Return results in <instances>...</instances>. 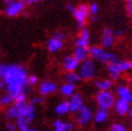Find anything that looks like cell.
<instances>
[{"label": "cell", "instance_id": "6da1fadb", "mask_svg": "<svg viewBox=\"0 0 132 131\" xmlns=\"http://www.w3.org/2000/svg\"><path fill=\"white\" fill-rule=\"evenodd\" d=\"M27 77L28 73L25 67L21 64L12 63L5 64V69L2 75L3 86L6 87L8 94L15 96L19 93L26 91L27 88Z\"/></svg>", "mask_w": 132, "mask_h": 131}, {"label": "cell", "instance_id": "7a4b0ae2", "mask_svg": "<svg viewBox=\"0 0 132 131\" xmlns=\"http://www.w3.org/2000/svg\"><path fill=\"white\" fill-rule=\"evenodd\" d=\"M36 118V108L31 104L27 103L25 105L24 110L22 111L19 117L15 120V125L17 127V130L23 131L27 128H30L31 122Z\"/></svg>", "mask_w": 132, "mask_h": 131}, {"label": "cell", "instance_id": "3957f363", "mask_svg": "<svg viewBox=\"0 0 132 131\" xmlns=\"http://www.w3.org/2000/svg\"><path fill=\"white\" fill-rule=\"evenodd\" d=\"M88 53H89V56L92 58V59L99 60V61L105 63L106 66L118 61V58H117V56L115 54L105 52L103 48L99 47V46H90V47H88Z\"/></svg>", "mask_w": 132, "mask_h": 131}, {"label": "cell", "instance_id": "277c9868", "mask_svg": "<svg viewBox=\"0 0 132 131\" xmlns=\"http://www.w3.org/2000/svg\"><path fill=\"white\" fill-rule=\"evenodd\" d=\"M132 68V62L129 60H121V61H116L114 63L108 64V72L110 74V77H112L113 80H117L119 78L120 74L123 72H127L131 70Z\"/></svg>", "mask_w": 132, "mask_h": 131}, {"label": "cell", "instance_id": "5b68a950", "mask_svg": "<svg viewBox=\"0 0 132 131\" xmlns=\"http://www.w3.org/2000/svg\"><path fill=\"white\" fill-rule=\"evenodd\" d=\"M115 100H116L115 95L111 90L99 91L96 95V103L99 107V109H102V110H106V111L111 110L114 105Z\"/></svg>", "mask_w": 132, "mask_h": 131}, {"label": "cell", "instance_id": "8992f818", "mask_svg": "<svg viewBox=\"0 0 132 131\" xmlns=\"http://www.w3.org/2000/svg\"><path fill=\"white\" fill-rule=\"evenodd\" d=\"M92 116H94V111L90 107L84 105L75 113V122L78 127H86L90 121H92Z\"/></svg>", "mask_w": 132, "mask_h": 131}, {"label": "cell", "instance_id": "52a82bcc", "mask_svg": "<svg viewBox=\"0 0 132 131\" xmlns=\"http://www.w3.org/2000/svg\"><path fill=\"white\" fill-rule=\"evenodd\" d=\"M95 74H96V66L94 60L88 58V59L83 61L82 64L80 66V72H78L81 80H91L95 76Z\"/></svg>", "mask_w": 132, "mask_h": 131}, {"label": "cell", "instance_id": "ba28073f", "mask_svg": "<svg viewBox=\"0 0 132 131\" xmlns=\"http://www.w3.org/2000/svg\"><path fill=\"white\" fill-rule=\"evenodd\" d=\"M27 104V102L26 103H13L11 104L10 107H8V109H6L5 111V118L10 120V121H13V120H16L19 115H21L22 111L24 110L25 105Z\"/></svg>", "mask_w": 132, "mask_h": 131}, {"label": "cell", "instance_id": "9c48e42d", "mask_svg": "<svg viewBox=\"0 0 132 131\" xmlns=\"http://www.w3.org/2000/svg\"><path fill=\"white\" fill-rule=\"evenodd\" d=\"M72 13H73V16L76 19L78 27L82 28L85 25V21H86V18L88 16V6L86 4H82L80 6H77V8H74Z\"/></svg>", "mask_w": 132, "mask_h": 131}, {"label": "cell", "instance_id": "30bf717a", "mask_svg": "<svg viewBox=\"0 0 132 131\" xmlns=\"http://www.w3.org/2000/svg\"><path fill=\"white\" fill-rule=\"evenodd\" d=\"M68 103H69L70 112L75 114L77 111L84 105V98H83V96L81 94L74 93L73 95L69 98Z\"/></svg>", "mask_w": 132, "mask_h": 131}, {"label": "cell", "instance_id": "8fae6325", "mask_svg": "<svg viewBox=\"0 0 132 131\" xmlns=\"http://www.w3.org/2000/svg\"><path fill=\"white\" fill-rule=\"evenodd\" d=\"M58 86L55 82L52 81H44L40 84V87H39V91H40V95L42 97L44 96H50L52 94H54L57 90Z\"/></svg>", "mask_w": 132, "mask_h": 131}, {"label": "cell", "instance_id": "7c38bea8", "mask_svg": "<svg viewBox=\"0 0 132 131\" xmlns=\"http://www.w3.org/2000/svg\"><path fill=\"white\" fill-rule=\"evenodd\" d=\"M113 108H114V111L116 112V114L119 115V116L128 115V112L131 109L130 103L127 102V101H125V100H121V99H116Z\"/></svg>", "mask_w": 132, "mask_h": 131}, {"label": "cell", "instance_id": "4fadbf2b", "mask_svg": "<svg viewBox=\"0 0 132 131\" xmlns=\"http://www.w3.org/2000/svg\"><path fill=\"white\" fill-rule=\"evenodd\" d=\"M23 9H24V2L23 1H13L6 5L5 14L10 17L16 16L23 11Z\"/></svg>", "mask_w": 132, "mask_h": 131}, {"label": "cell", "instance_id": "5bb4252c", "mask_svg": "<svg viewBox=\"0 0 132 131\" xmlns=\"http://www.w3.org/2000/svg\"><path fill=\"white\" fill-rule=\"evenodd\" d=\"M116 95L118 97V99L125 100L129 103H131L132 101V93L131 89L127 86V85H118L116 88Z\"/></svg>", "mask_w": 132, "mask_h": 131}, {"label": "cell", "instance_id": "9a60e30c", "mask_svg": "<svg viewBox=\"0 0 132 131\" xmlns=\"http://www.w3.org/2000/svg\"><path fill=\"white\" fill-rule=\"evenodd\" d=\"M110 118V113L106 110L98 109L96 112H94V116H92V121L96 125H103L105 124Z\"/></svg>", "mask_w": 132, "mask_h": 131}, {"label": "cell", "instance_id": "2e32d148", "mask_svg": "<svg viewBox=\"0 0 132 131\" xmlns=\"http://www.w3.org/2000/svg\"><path fill=\"white\" fill-rule=\"evenodd\" d=\"M53 131H74V124L62 119H56L53 122Z\"/></svg>", "mask_w": 132, "mask_h": 131}, {"label": "cell", "instance_id": "e0dca14e", "mask_svg": "<svg viewBox=\"0 0 132 131\" xmlns=\"http://www.w3.org/2000/svg\"><path fill=\"white\" fill-rule=\"evenodd\" d=\"M89 42H90V37H89V31L88 29L84 28L81 32V36L80 38L76 40V46L78 47H85V48H88L89 46Z\"/></svg>", "mask_w": 132, "mask_h": 131}, {"label": "cell", "instance_id": "ac0fdd59", "mask_svg": "<svg viewBox=\"0 0 132 131\" xmlns=\"http://www.w3.org/2000/svg\"><path fill=\"white\" fill-rule=\"evenodd\" d=\"M114 42V35L113 31H112L110 28H105L103 30V35H102V46L104 48L111 47L113 45Z\"/></svg>", "mask_w": 132, "mask_h": 131}, {"label": "cell", "instance_id": "d6986e66", "mask_svg": "<svg viewBox=\"0 0 132 131\" xmlns=\"http://www.w3.org/2000/svg\"><path fill=\"white\" fill-rule=\"evenodd\" d=\"M89 57V53H88V48H85V47H78L76 46L74 50V53H73V58L78 61V62H83L86 59H88Z\"/></svg>", "mask_w": 132, "mask_h": 131}, {"label": "cell", "instance_id": "ffe728a7", "mask_svg": "<svg viewBox=\"0 0 132 131\" xmlns=\"http://www.w3.org/2000/svg\"><path fill=\"white\" fill-rule=\"evenodd\" d=\"M78 64H80V62L76 61L73 56H67L63 59V68L68 72H74L78 68Z\"/></svg>", "mask_w": 132, "mask_h": 131}, {"label": "cell", "instance_id": "44dd1931", "mask_svg": "<svg viewBox=\"0 0 132 131\" xmlns=\"http://www.w3.org/2000/svg\"><path fill=\"white\" fill-rule=\"evenodd\" d=\"M46 46H47L48 51L51 53H56L59 50H61L63 46V42L62 40H58V39L55 38H51L50 40L46 43Z\"/></svg>", "mask_w": 132, "mask_h": 131}, {"label": "cell", "instance_id": "7402d4cb", "mask_svg": "<svg viewBox=\"0 0 132 131\" xmlns=\"http://www.w3.org/2000/svg\"><path fill=\"white\" fill-rule=\"evenodd\" d=\"M96 87L99 91H109L113 87V81L110 78H104V80H98L96 81Z\"/></svg>", "mask_w": 132, "mask_h": 131}, {"label": "cell", "instance_id": "603a6c76", "mask_svg": "<svg viewBox=\"0 0 132 131\" xmlns=\"http://www.w3.org/2000/svg\"><path fill=\"white\" fill-rule=\"evenodd\" d=\"M70 112V108H69V103L67 100L60 101L57 105L55 107V113L58 116H64Z\"/></svg>", "mask_w": 132, "mask_h": 131}, {"label": "cell", "instance_id": "cb8c5ba5", "mask_svg": "<svg viewBox=\"0 0 132 131\" xmlns=\"http://www.w3.org/2000/svg\"><path fill=\"white\" fill-rule=\"evenodd\" d=\"M60 93H61V95L63 97L70 98L72 95L75 93V85L64 83L63 85H61V87H60Z\"/></svg>", "mask_w": 132, "mask_h": 131}, {"label": "cell", "instance_id": "d4e9b609", "mask_svg": "<svg viewBox=\"0 0 132 131\" xmlns=\"http://www.w3.org/2000/svg\"><path fill=\"white\" fill-rule=\"evenodd\" d=\"M81 81V77L78 75V73L76 72H68V74L65 75V83L68 84H72V85H75L78 82Z\"/></svg>", "mask_w": 132, "mask_h": 131}, {"label": "cell", "instance_id": "484cf974", "mask_svg": "<svg viewBox=\"0 0 132 131\" xmlns=\"http://www.w3.org/2000/svg\"><path fill=\"white\" fill-rule=\"evenodd\" d=\"M13 96L6 93L5 95L0 96V107L4 108V107H10L11 104H13Z\"/></svg>", "mask_w": 132, "mask_h": 131}, {"label": "cell", "instance_id": "4316f807", "mask_svg": "<svg viewBox=\"0 0 132 131\" xmlns=\"http://www.w3.org/2000/svg\"><path fill=\"white\" fill-rule=\"evenodd\" d=\"M110 131H129V129H128V127L126 125H125V124L116 121V122H113L111 125Z\"/></svg>", "mask_w": 132, "mask_h": 131}, {"label": "cell", "instance_id": "83f0119b", "mask_svg": "<svg viewBox=\"0 0 132 131\" xmlns=\"http://www.w3.org/2000/svg\"><path fill=\"white\" fill-rule=\"evenodd\" d=\"M44 99H43V97L42 96H36L34 98H31V101H30V104L31 105H39V104H41L43 103Z\"/></svg>", "mask_w": 132, "mask_h": 131}, {"label": "cell", "instance_id": "f1b7e54d", "mask_svg": "<svg viewBox=\"0 0 132 131\" xmlns=\"http://www.w3.org/2000/svg\"><path fill=\"white\" fill-rule=\"evenodd\" d=\"M38 83V77L36 75H28L27 77V85L28 86H35Z\"/></svg>", "mask_w": 132, "mask_h": 131}, {"label": "cell", "instance_id": "f546056e", "mask_svg": "<svg viewBox=\"0 0 132 131\" xmlns=\"http://www.w3.org/2000/svg\"><path fill=\"white\" fill-rule=\"evenodd\" d=\"M6 131H17V127L14 121H8L5 125Z\"/></svg>", "mask_w": 132, "mask_h": 131}, {"label": "cell", "instance_id": "4dcf8cb0", "mask_svg": "<svg viewBox=\"0 0 132 131\" xmlns=\"http://www.w3.org/2000/svg\"><path fill=\"white\" fill-rule=\"evenodd\" d=\"M88 13H90V14L92 15H96L97 13H98V4L97 3H91L90 6L88 8Z\"/></svg>", "mask_w": 132, "mask_h": 131}, {"label": "cell", "instance_id": "1f68e13d", "mask_svg": "<svg viewBox=\"0 0 132 131\" xmlns=\"http://www.w3.org/2000/svg\"><path fill=\"white\" fill-rule=\"evenodd\" d=\"M4 69H5V64L1 63L0 64V81L2 80V75H3V72H4Z\"/></svg>", "mask_w": 132, "mask_h": 131}, {"label": "cell", "instance_id": "d6a6232c", "mask_svg": "<svg viewBox=\"0 0 132 131\" xmlns=\"http://www.w3.org/2000/svg\"><path fill=\"white\" fill-rule=\"evenodd\" d=\"M127 10H128V14L131 16V14H132V4H131V1H129L128 5H127Z\"/></svg>", "mask_w": 132, "mask_h": 131}, {"label": "cell", "instance_id": "836d02e7", "mask_svg": "<svg viewBox=\"0 0 132 131\" xmlns=\"http://www.w3.org/2000/svg\"><path fill=\"white\" fill-rule=\"evenodd\" d=\"M53 38L58 39V40H62V39H63V35L62 34H56V35H54V37H53Z\"/></svg>", "mask_w": 132, "mask_h": 131}, {"label": "cell", "instance_id": "e575fe53", "mask_svg": "<svg viewBox=\"0 0 132 131\" xmlns=\"http://www.w3.org/2000/svg\"><path fill=\"white\" fill-rule=\"evenodd\" d=\"M42 0H27V3L28 4H32V3H37V2H40Z\"/></svg>", "mask_w": 132, "mask_h": 131}, {"label": "cell", "instance_id": "d590c367", "mask_svg": "<svg viewBox=\"0 0 132 131\" xmlns=\"http://www.w3.org/2000/svg\"><path fill=\"white\" fill-rule=\"evenodd\" d=\"M3 1H4L6 4H9L10 2H13V1H23V0H3Z\"/></svg>", "mask_w": 132, "mask_h": 131}, {"label": "cell", "instance_id": "8d00e7d4", "mask_svg": "<svg viewBox=\"0 0 132 131\" xmlns=\"http://www.w3.org/2000/svg\"><path fill=\"white\" fill-rule=\"evenodd\" d=\"M67 8H68V10L71 11V12H73V10H74V8H73V5H72V4H68Z\"/></svg>", "mask_w": 132, "mask_h": 131}, {"label": "cell", "instance_id": "74e56055", "mask_svg": "<svg viewBox=\"0 0 132 131\" xmlns=\"http://www.w3.org/2000/svg\"><path fill=\"white\" fill-rule=\"evenodd\" d=\"M23 131H40V130H38V129H35V128H27V129H25Z\"/></svg>", "mask_w": 132, "mask_h": 131}, {"label": "cell", "instance_id": "f35d334b", "mask_svg": "<svg viewBox=\"0 0 132 131\" xmlns=\"http://www.w3.org/2000/svg\"><path fill=\"white\" fill-rule=\"evenodd\" d=\"M121 35H122V30H117L116 31V36L117 37H120Z\"/></svg>", "mask_w": 132, "mask_h": 131}, {"label": "cell", "instance_id": "ab89813d", "mask_svg": "<svg viewBox=\"0 0 132 131\" xmlns=\"http://www.w3.org/2000/svg\"><path fill=\"white\" fill-rule=\"evenodd\" d=\"M3 87V83H2V81H0V89H1Z\"/></svg>", "mask_w": 132, "mask_h": 131}, {"label": "cell", "instance_id": "60d3db41", "mask_svg": "<svg viewBox=\"0 0 132 131\" xmlns=\"http://www.w3.org/2000/svg\"><path fill=\"white\" fill-rule=\"evenodd\" d=\"M129 1H131V0H129Z\"/></svg>", "mask_w": 132, "mask_h": 131}]
</instances>
